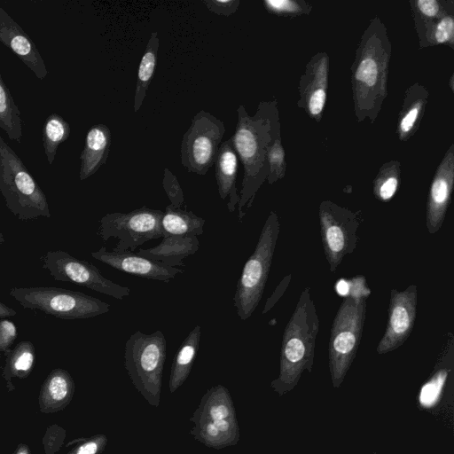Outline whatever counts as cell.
I'll return each instance as SVG.
<instances>
[{
  "label": "cell",
  "instance_id": "cell-1",
  "mask_svg": "<svg viewBox=\"0 0 454 454\" xmlns=\"http://www.w3.org/2000/svg\"><path fill=\"white\" fill-rule=\"evenodd\" d=\"M237 114V125L231 139L244 171L238 204V216L241 221L246 214L244 208L251 207L256 192L267 180V152L274 137L280 133V123L276 101L260 102L252 116L240 105Z\"/></svg>",
  "mask_w": 454,
  "mask_h": 454
},
{
  "label": "cell",
  "instance_id": "cell-2",
  "mask_svg": "<svg viewBox=\"0 0 454 454\" xmlns=\"http://www.w3.org/2000/svg\"><path fill=\"white\" fill-rule=\"evenodd\" d=\"M391 45L384 24L375 18L365 30L352 66L355 114L358 121L377 117L387 95Z\"/></svg>",
  "mask_w": 454,
  "mask_h": 454
},
{
  "label": "cell",
  "instance_id": "cell-3",
  "mask_svg": "<svg viewBox=\"0 0 454 454\" xmlns=\"http://www.w3.org/2000/svg\"><path fill=\"white\" fill-rule=\"evenodd\" d=\"M319 327V317L310 288L305 287L284 330L279 373L270 382V387L279 396L292 391L304 372H312Z\"/></svg>",
  "mask_w": 454,
  "mask_h": 454
},
{
  "label": "cell",
  "instance_id": "cell-4",
  "mask_svg": "<svg viewBox=\"0 0 454 454\" xmlns=\"http://www.w3.org/2000/svg\"><path fill=\"white\" fill-rule=\"evenodd\" d=\"M348 291L333 320L328 342V365L334 388L340 387L356 356L371 294L362 275L348 279Z\"/></svg>",
  "mask_w": 454,
  "mask_h": 454
},
{
  "label": "cell",
  "instance_id": "cell-5",
  "mask_svg": "<svg viewBox=\"0 0 454 454\" xmlns=\"http://www.w3.org/2000/svg\"><path fill=\"white\" fill-rule=\"evenodd\" d=\"M0 192L7 208L20 220L51 216L44 192L1 136Z\"/></svg>",
  "mask_w": 454,
  "mask_h": 454
},
{
  "label": "cell",
  "instance_id": "cell-6",
  "mask_svg": "<svg viewBox=\"0 0 454 454\" xmlns=\"http://www.w3.org/2000/svg\"><path fill=\"white\" fill-rule=\"evenodd\" d=\"M167 341L161 331L135 332L124 347V365L136 389L152 406L160 403Z\"/></svg>",
  "mask_w": 454,
  "mask_h": 454
},
{
  "label": "cell",
  "instance_id": "cell-7",
  "mask_svg": "<svg viewBox=\"0 0 454 454\" xmlns=\"http://www.w3.org/2000/svg\"><path fill=\"white\" fill-rule=\"evenodd\" d=\"M190 421V434L215 450L234 446L239 441V427L229 390L218 384L207 390Z\"/></svg>",
  "mask_w": 454,
  "mask_h": 454
},
{
  "label": "cell",
  "instance_id": "cell-8",
  "mask_svg": "<svg viewBox=\"0 0 454 454\" xmlns=\"http://www.w3.org/2000/svg\"><path fill=\"white\" fill-rule=\"evenodd\" d=\"M280 223L276 212L270 211L261 231L255 249L245 262L234 294L239 317L249 318L263 294L270 273Z\"/></svg>",
  "mask_w": 454,
  "mask_h": 454
},
{
  "label": "cell",
  "instance_id": "cell-9",
  "mask_svg": "<svg viewBox=\"0 0 454 454\" xmlns=\"http://www.w3.org/2000/svg\"><path fill=\"white\" fill-rule=\"evenodd\" d=\"M9 295L26 309L61 319L90 318L110 310V305L98 298L59 287H12Z\"/></svg>",
  "mask_w": 454,
  "mask_h": 454
},
{
  "label": "cell",
  "instance_id": "cell-10",
  "mask_svg": "<svg viewBox=\"0 0 454 454\" xmlns=\"http://www.w3.org/2000/svg\"><path fill=\"white\" fill-rule=\"evenodd\" d=\"M318 222L325 256L330 271L334 272L344 257L356 249L363 217L360 211L323 200L318 208Z\"/></svg>",
  "mask_w": 454,
  "mask_h": 454
},
{
  "label": "cell",
  "instance_id": "cell-11",
  "mask_svg": "<svg viewBox=\"0 0 454 454\" xmlns=\"http://www.w3.org/2000/svg\"><path fill=\"white\" fill-rule=\"evenodd\" d=\"M225 133L223 121L200 110L181 140L180 160L190 173L204 176L215 164Z\"/></svg>",
  "mask_w": 454,
  "mask_h": 454
},
{
  "label": "cell",
  "instance_id": "cell-12",
  "mask_svg": "<svg viewBox=\"0 0 454 454\" xmlns=\"http://www.w3.org/2000/svg\"><path fill=\"white\" fill-rule=\"evenodd\" d=\"M163 211L146 207L128 213H109L100 219L98 233L106 241H119L113 251H133L146 241L162 238L160 221Z\"/></svg>",
  "mask_w": 454,
  "mask_h": 454
},
{
  "label": "cell",
  "instance_id": "cell-13",
  "mask_svg": "<svg viewBox=\"0 0 454 454\" xmlns=\"http://www.w3.org/2000/svg\"><path fill=\"white\" fill-rule=\"evenodd\" d=\"M42 267L57 281L74 283L122 300L130 289L105 278L93 264L62 250L48 251L40 257Z\"/></svg>",
  "mask_w": 454,
  "mask_h": 454
},
{
  "label": "cell",
  "instance_id": "cell-14",
  "mask_svg": "<svg viewBox=\"0 0 454 454\" xmlns=\"http://www.w3.org/2000/svg\"><path fill=\"white\" fill-rule=\"evenodd\" d=\"M418 306V287L410 285L403 291H390L387 322L376 352L384 355L401 347L411 333Z\"/></svg>",
  "mask_w": 454,
  "mask_h": 454
},
{
  "label": "cell",
  "instance_id": "cell-15",
  "mask_svg": "<svg viewBox=\"0 0 454 454\" xmlns=\"http://www.w3.org/2000/svg\"><path fill=\"white\" fill-rule=\"evenodd\" d=\"M454 146L450 145L433 177L427 205L426 226L434 234L442 226L451 198L454 183Z\"/></svg>",
  "mask_w": 454,
  "mask_h": 454
},
{
  "label": "cell",
  "instance_id": "cell-16",
  "mask_svg": "<svg viewBox=\"0 0 454 454\" xmlns=\"http://www.w3.org/2000/svg\"><path fill=\"white\" fill-rule=\"evenodd\" d=\"M90 255L96 260L120 271L144 278L168 282L184 270L138 255L132 251H107L102 247Z\"/></svg>",
  "mask_w": 454,
  "mask_h": 454
},
{
  "label": "cell",
  "instance_id": "cell-17",
  "mask_svg": "<svg viewBox=\"0 0 454 454\" xmlns=\"http://www.w3.org/2000/svg\"><path fill=\"white\" fill-rule=\"evenodd\" d=\"M454 377V334L449 332L439 356L427 380L420 387L418 403L420 408L431 410L441 403L448 387H453Z\"/></svg>",
  "mask_w": 454,
  "mask_h": 454
},
{
  "label": "cell",
  "instance_id": "cell-18",
  "mask_svg": "<svg viewBox=\"0 0 454 454\" xmlns=\"http://www.w3.org/2000/svg\"><path fill=\"white\" fill-rule=\"evenodd\" d=\"M0 42L9 48L39 79L48 71L35 43L23 28L0 6Z\"/></svg>",
  "mask_w": 454,
  "mask_h": 454
},
{
  "label": "cell",
  "instance_id": "cell-19",
  "mask_svg": "<svg viewBox=\"0 0 454 454\" xmlns=\"http://www.w3.org/2000/svg\"><path fill=\"white\" fill-rule=\"evenodd\" d=\"M328 57L320 53L313 57L306 68L300 83V106H304L310 117L320 120L323 113L327 90Z\"/></svg>",
  "mask_w": 454,
  "mask_h": 454
},
{
  "label": "cell",
  "instance_id": "cell-20",
  "mask_svg": "<svg viewBox=\"0 0 454 454\" xmlns=\"http://www.w3.org/2000/svg\"><path fill=\"white\" fill-rule=\"evenodd\" d=\"M111 144V131L106 124L100 123L90 127L80 155L79 178L81 181L89 178L105 165Z\"/></svg>",
  "mask_w": 454,
  "mask_h": 454
},
{
  "label": "cell",
  "instance_id": "cell-21",
  "mask_svg": "<svg viewBox=\"0 0 454 454\" xmlns=\"http://www.w3.org/2000/svg\"><path fill=\"white\" fill-rule=\"evenodd\" d=\"M215 165L219 196L223 200L229 198L227 207L232 213L239 204V195L236 185L239 158L231 138L222 142Z\"/></svg>",
  "mask_w": 454,
  "mask_h": 454
},
{
  "label": "cell",
  "instance_id": "cell-22",
  "mask_svg": "<svg viewBox=\"0 0 454 454\" xmlns=\"http://www.w3.org/2000/svg\"><path fill=\"white\" fill-rule=\"evenodd\" d=\"M199 249L197 236H168L161 242L148 249H139L137 254L171 267L184 266V259Z\"/></svg>",
  "mask_w": 454,
  "mask_h": 454
},
{
  "label": "cell",
  "instance_id": "cell-23",
  "mask_svg": "<svg viewBox=\"0 0 454 454\" xmlns=\"http://www.w3.org/2000/svg\"><path fill=\"white\" fill-rule=\"evenodd\" d=\"M74 382L63 369L53 370L42 385L39 406L42 412L50 413L63 410L72 400Z\"/></svg>",
  "mask_w": 454,
  "mask_h": 454
},
{
  "label": "cell",
  "instance_id": "cell-24",
  "mask_svg": "<svg viewBox=\"0 0 454 454\" xmlns=\"http://www.w3.org/2000/svg\"><path fill=\"white\" fill-rule=\"evenodd\" d=\"M201 328L196 325L179 347L170 370L168 380L170 393L176 392L187 380L197 356Z\"/></svg>",
  "mask_w": 454,
  "mask_h": 454
},
{
  "label": "cell",
  "instance_id": "cell-25",
  "mask_svg": "<svg viewBox=\"0 0 454 454\" xmlns=\"http://www.w3.org/2000/svg\"><path fill=\"white\" fill-rule=\"evenodd\" d=\"M427 98V91L422 85L415 84L407 90L397 128L400 140L405 141L419 128Z\"/></svg>",
  "mask_w": 454,
  "mask_h": 454
},
{
  "label": "cell",
  "instance_id": "cell-26",
  "mask_svg": "<svg viewBox=\"0 0 454 454\" xmlns=\"http://www.w3.org/2000/svg\"><path fill=\"white\" fill-rule=\"evenodd\" d=\"M205 220L192 211L167 206L160 221L162 238L202 234Z\"/></svg>",
  "mask_w": 454,
  "mask_h": 454
},
{
  "label": "cell",
  "instance_id": "cell-27",
  "mask_svg": "<svg viewBox=\"0 0 454 454\" xmlns=\"http://www.w3.org/2000/svg\"><path fill=\"white\" fill-rule=\"evenodd\" d=\"M159 47L160 39L158 33L156 31L152 32L137 69V80L133 104L134 113L140 109L147 94L158 60Z\"/></svg>",
  "mask_w": 454,
  "mask_h": 454
},
{
  "label": "cell",
  "instance_id": "cell-28",
  "mask_svg": "<svg viewBox=\"0 0 454 454\" xmlns=\"http://www.w3.org/2000/svg\"><path fill=\"white\" fill-rule=\"evenodd\" d=\"M0 128L8 137L21 143L23 122L14 98L0 74Z\"/></svg>",
  "mask_w": 454,
  "mask_h": 454
},
{
  "label": "cell",
  "instance_id": "cell-29",
  "mask_svg": "<svg viewBox=\"0 0 454 454\" xmlns=\"http://www.w3.org/2000/svg\"><path fill=\"white\" fill-rule=\"evenodd\" d=\"M35 349L31 341L19 342L12 350H8L3 375L6 380L26 378L35 362Z\"/></svg>",
  "mask_w": 454,
  "mask_h": 454
},
{
  "label": "cell",
  "instance_id": "cell-30",
  "mask_svg": "<svg viewBox=\"0 0 454 454\" xmlns=\"http://www.w3.org/2000/svg\"><path fill=\"white\" fill-rule=\"evenodd\" d=\"M68 122L59 114H50L43 127V146L49 164H52L60 144L70 136Z\"/></svg>",
  "mask_w": 454,
  "mask_h": 454
},
{
  "label": "cell",
  "instance_id": "cell-31",
  "mask_svg": "<svg viewBox=\"0 0 454 454\" xmlns=\"http://www.w3.org/2000/svg\"><path fill=\"white\" fill-rule=\"evenodd\" d=\"M400 183V168L398 162H388L380 168L373 182V193L380 201L393 198Z\"/></svg>",
  "mask_w": 454,
  "mask_h": 454
},
{
  "label": "cell",
  "instance_id": "cell-32",
  "mask_svg": "<svg viewBox=\"0 0 454 454\" xmlns=\"http://www.w3.org/2000/svg\"><path fill=\"white\" fill-rule=\"evenodd\" d=\"M267 160L269 164L267 181L270 184H272L283 178L286 172L285 151L281 143L280 133L274 137L268 148Z\"/></svg>",
  "mask_w": 454,
  "mask_h": 454
},
{
  "label": "cell",
  "instance_id": "cell-33",
  "mask_svg": "<svg viewBox=\"0 0 454 454\" xmlns=\"http://www.w3.org/2000/svg\"><path fill=\"white\" fill-rule=\"evenodd\" d=\"M454 20L451 14H446L435 23L428 43H453Z\"/></svg>",
  "mask_w": 454,
  "mask_h": 454
},
{
  "label": "cell",
  "instance_id": "cell-34",
  "mask_svg": "<svg viewBox=\"0 0 454 454\" xmlns=\"http://www.w3.org/2000/svg\"><path fill=\"white\" fill-rule=\"evenodd\" d=\"M162 186L174 208H181L184 193L176 176L167 168H164Z\"/></svg>",
  "mask_w": 454,
  "mask_h": 454
},
{
  "label": "cell",
  "instance_id": "cell-35",
  "mask_svg": "<svg viewBox=\"0 0 454 454\" xmlns=\"http://www.w3.org/2000/svg\"><path fill=\"white\" fill-rule=\"evenodd\" d=\"M265 8L278 15L294 14L299 15L305 12L306 4L293 0H265Z\"/></svg>",
  "mask_w": 454,
  "mask_h": 454
},
{
  "label": "cell",
  "instance_id": "cell-36",
  "mask_svg": "<svg viewBox=\"0 0 454 454\" xmlns=\"http://www.w3.org/2000/svg\"><path fill=\"white\" fill-rule=\"evenodd\" d=\"M106 444V435L97 434L82 441L67 454H103Z\"/></svg>",
  "mask_w": 454,
  "mask_h": 454
},
{
  "label": "cell",
  "instance_id": "cell-37",
  "mask_svg": "<svg viewBox=\"0 0 454 454\" xmlns=\"http://www.w3.org/2000/svg\"><path fill=\"white\" fill-rule=\"evenodd\" d=\"M415 7L419 14V17L426 18L427 20H434L442 18L446 14L444 12V2L437 0H418L414 2Z\"/></svg>",
  "mask_w": 454,
  "mask_h": 454
},
{
  "label": "cell",
  "instance_id": "cell-38",
  "mask_svg": "<svg viewBox=\"0 0 454 454\" xmlns=\"http://www.w3.org/2000/svg\"><path fill=\"white\" fill-rule=\"evenodd\" d=\"M239 0H207L203 4L209 11L218 15L230 16L236 12Z\"/></svg>",
  "mask_w": 454,
  "mask_h": 454
},
{
  "label": "cell",
  "instance_id": "cell-39",
  "mask_svg": "<svg viewBox=\"0 0 454 454\" xmlns=\"http://www.w3.org/2000/svg\"><path fill=\"white\" fill-rule=\"evenodd\" d=\"M17 337L15 325L9 320H0V352L8 351Z\"/></svg>",
  "mask_w": 454,
  "mask_h": 454
},
{
  "label": "cell",
  "instance_id": "cell-40",
  "mask_svg": "<svg viewBox=\"0 0 454 454\" xmlns=\"http://www.w3.org/2000/svg\"><path fill=\"white\" fill-rule=\"evenodd\" d=\"M291 275H287L285 277V278L282 279V281L279 283L278 287L273 292L272 295L267 300L264 309L262 310V314L268 312L279 300V298L284 294L285 291L286 290L287 286L291 282Z\"/></svg>",
  "mask_w": 454,
  "mask_h": 454
},
{
  "label": "cell",
  "instance_id": "cell-41",
  "mask_svg": "<svg viewBox=\"0 0 454 454\" xmlns=\"http://www.w3.org/2000/svg\"><path fill=\"white\" fill-rule=\"evenodd\" d=\"M17 314V312L0 301V318L11 317Z\"/></svg>",
  "mask_w": 454,
  "mask_h": 454
},
{
  "label": "cell",
  "instance_id": "cell-42",
  "mask_svg": "<svg viewBox=\"0 0 454 454\" xmlns=\"http://www.w3.org/2000/svg\"><path fill=\"white\" fill-rule=\"evenodd\" d=\"M14 454H30V450L27 445L20 444Z\"/></svg>",
  "mask_w": 454,
  "mask_h": 454
},
{
  "label": "cell",
  "instance_id": "cell-43",
  "mask_svg": "<svg viewBox=\"0 0 454 454\" xmlns=\"http://www.w3.org/2000/svg\"><path fill=\"white\" fill-rule=\"evenodd\" d=\"M4 242V237L3 233L0 231V246Z\"/></svg>",
  "mask_w": 454,
  "mask_h": 454
},
{
  "label": "cell",
  "instance_id": "cell-44",
  "mask_svg": "<svg viewBox=\"0 0 454 454\" xmlns=\"http://www.w3.org/2000/svg\"><path fill=\"white\" fill-rule=\"evenodd\" d=\"M372 454H380V453H378V452H373Z\"/></svg>",
  "mask_w": 454,
  "mask_h": 454
}]
</instances>
